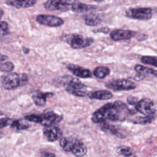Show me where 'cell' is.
Instances as JSON below:
<instances>
[{"mask_svg":"<svg viewBox=\"0 0 157 157\" xmlns=\"http://www.w3.org/2000/svg\"><path fill=\"white\" fill-rule=\"evenodd\" d=\"M124 102L116 101L113 103H107L93 113L91 120L94 123H107V121H123L129 115L134 114Z\"/></svg>","mask_w":157,"mask_h":157,"instance_id":"1","label":"cell"},{"mask_svg":"<svg viewBox=\"0 0 157 157\" xmlns=\"http://www.w3.org/2000/svg\"><path fill=\"white\" fill-rule=\"evenodd\" d=\"M59 145L64 151L71 152L76 157H83L87 153L86 146L82 141L75 137H61Z\"/></svg>","mask_w":157,"mask_h":157,"instance_id":"2","label":"cell"},{"mask_svg":"<svg viewBox=\"0 0 157 157\" xmlns=\"http://www.w3.org/2000/svg\"><path fill=\"white\" fill-rule=\"evenodd\" d=\"M62 84L65 86L66 91L71 94L77 97L88 96L86 93V86L83 84L78 78L71 75H64L62 77Z\"/></svg>","mask_w":157,"mask_h":157,"instance_id":"3","label":"cell"},{"mask_svg":"<svg viewBox=\"0 0 157 157\" xmlns=\"http://www.w3.org/2000/svg\"><path fill=\"white\" fill-rule=\"evenodd\" d=\"M28 81V77L25 74H17L15 72L9 73L2 77V85L6 90H13L21 84H25Z\"/></svg>","mask_w":157,"mask_h":157,"instance_id":"4","label":"cell"},{"mask_svg":"<svg viewBox=\"0 0 157 157\" xmlns=\"http://www.w3.org/2000/svg\"><path fill=\"white\" fill-rule=\"evenodd\" d=\"M128 18L139 20H148L152 18V9L150 7L129 8L125 12Z\"/></svg>","mask_w":157,"mask_h":157,"instance_id":"5","label":"cell"},{"mask_svg":"<svg viewBox=\"0 0 157 157\" xmlns=\"http://www.w3.org/2000/svg\"><path fill=\"white\" fill-rule=\"evenodd\" d=\"M105 87L114 91H129L136 88V84L128 79H116L105 83Z\"/></svg>","mask_w":157,"mask_h":157,"instance_id":"6","label":"cell"},{"mask_svg":"<svg viewBox=\"0 0 157 157\" xmlns=\"http://www.w3.org/2000/svg\"><path fill=\"white\" fill-rule=\"evenodd\" d=\"M93 42V38L84 37L77 34H72L67 39V42L74 49H81L87 47L92 44Z\"/></svg>","mask_w":157,"mask_h":157,"instance_id":"7","label":"cell"},{"mask_svg":"<svg viewBox=\"0 0 157 157\" xmlns=\"http://www.w3.org/2000/svg\"><path fill=\"white\" fill-rule=\"evenodd\" d=\"M136 111L144 116L155 115V109L153 101L149 98H144L139 100L134 105Z\"/></svg>","mask_w":157,"mask_h":157,"instance_id":"8","label":"cell"},{"mask_svg":"<svg viewBox=\"0 0 157 157\" xmlns=\"http://www.w3.org/2000/svg\"><path fill=\"white\" fill-rule=\"evenodd\" d=\"M36 20L38 23L49 27H58L64 24V21L61 18L52 15H38Z\"/></svg>","mask_w":157,"mask_h":157,"instance_id":"9","label":"cell"},{"mask_svg":"<svg viewBox=\"0 0 157 157\" xmlns=\"http://www.w3.org/2000/svg\"><path fill=\"white\" fill-rule=\"evenodd\" d=\"M40 115L41 117L40 124L45 127L53 126L54 124L59 123L63 120V116L50 110L45 112Z\"/></svg>","mask_w":157,"mask_h":157,"instance_id":"10","label":"cell"},{"mask_svg":"<svg viewBox=\"0 0 157 157\" xmlns=\"http://www.w3.org/2000/svg\"><path fill=\"white\" fill-rule=\"evenodd\" d=\"M75 2L74 1H56L50 0L45 2L44 6L50 10H58L67 9Z\"/></svg>","mask_w":157,"mask_h":157,"instance_id":"11","label":"cell"},{"mask_svg":"<svg viewBox=\"0 0 157 157\" xmlns=\"http://www.w3.org/2000/svg\"><path fill=\"white\" fill-rule=\"evenodd\" d=\"M136 35V33L131 30L117 29L111 31L110 37L114 41H120L130 39Z\"/></svg>","mask_w":157,"mask_h":157,"instance_id":"12","label":"cell"},{"mask_svg":"<svg viewBox=\"0 0 157 157\" xmlns=\"http://www.w3.org/2000/svg\"><path fill=\"white\" fill-rule=\"evenodd\" d=\"M43 134L49 142H53L61 138L63 131L59 127L53 125L45 127L44 129Z\"/></svg>","mask_w":157,"mask_h":157,"instance_id":"13","label":"cell"},{"mask_svg":"<svg viewBox=\"0 0 157 157\" xmlns=\"http://www.w3.org/2000/svg\"><path fill=\"white\" fill-rule=\"evenodd\" d=\"M67 68L69 71H70L74 75L82 78H89L92 76V73L91 71L88 69L83 68L80 66L74 64H69L67 66Z\"/></svg>","mask_w":157,"mask_h":157,"instance_id":"14","label":"cell"},{"mask_svg":"<svg viewBox=\"0 0 157 157\" xmlns=\"http://www.w3.org/2000/svg\"><path fill=\"white\" fill-rule=\"evenodd\" d=\"M54 95L50 92H42L40 91H36L32 96V99L34 104L38 106H43L45 105L47 99L52 97Z\"/></svg>","mask_w":157,"mask_h":157,"instance_id":"15","label":"cell"},{"mask_svg":"<svg viewBox=\"0 0 157 157\" xmlns=\"http://www.w3.org/2000/svg\"><path fill=\"white\" fill-rule=\"evenodd\" d=\"M90 99L98 100H108L113 97V94L108 90H101L90 92L87 96Z\"/></svg>","mask_w":157,"mask_h":157,"instance_id":"16","label":"cell"},{"mask_svg":"<svg viewBox=\"0 0 157 157\" xmlns=\"http://www.w3.org/2000/svg\"><path fill=\"white\" fill-rule=\"evenodd\" d=\"M37 2L35 0H27V1H6L5 3L8 5L12 6L13 7L20 9V8H28L34 6V4Z\"/></svg>","mask_w":157,"mask_h":157,"instance_id":"17","label":"cell"},{"mask_svg":"<svg viewBox=\"0 0 157 157\" xmlns=\"http://www.w3.org/2000/svg\"><path fill=\"white\" fill-rule=\"evenodd\" d=\"M100 128L102 131L106 133L116 136L117 137L120 138L124 137L123 134L119 131L118 129H117L115 126L112 124H109L107 123H102L100 124Z\"/></svg>","mask_w":157,"mask_h":157,"instance_id":"18","label":"cell"},{"mask_svg":"<svg viewBox=\"0 0 157 157\" xmlns=\"http://www.w3.org/2000/svg\"><path fill=\"white\" fill-rule=\"evenodd\" d=\"M95 8V6L91 4H86L80 2H75L71 6L72 10L75 13H85Z\"/></svg>","mask_w":157,"mask_h":157,"instance_id":"19","label":"cell"},{"mask_svg":"<svg viewBox=\"0 0 157 157\" xmlns=\"http://www.w3.org/2000/svg\"><path fill=\"white\" fill-rule=\"evenodd\" d=\"M134 70L136 72L139 74H150L155 77H157V70L153 69L151 68H149L145 67L144 66L140 64H136L134 66Z\"/></svg>","mask_w":157,"mask_h":157,"instance_id":"20","label":"cell"},{"mask_svg":"<svg viewBox=\"0 0 157 157\" xmlns=\"http://www.w3.org/2000/svg\"><path fill=\"white\" fill-rule=\"evenodd\" d=\"M110 72V70L106 66H98L93 71V75L98 78H104L108 76Z\"/></svg>","mask_w":157,"mask_h":157,"instance_id":"21","label":"cell"},{"mask_svg":"<svg viewBox=\"0 0 157 157\" xmlns=\"http://www.w3.org/2000/svg\"><path fill=\"white\" fill-rule=\"evenodd\" d=\"M29 127V124L24 120H15L12 121L10 124V128L15 130H25Z\"/></svg>","mask_w":157,"mask_h":157,"instance_id":"22","label":"cell"},{"mask_svg":"<svg viewBox=\"0 0 157 157\" xmlns=\"http://www.w3.org/2000/svg\"><path fill=\"white\" fill-rule=\"evenodd\" d=\"M116 151L124 157H136L132 150L127 146L120 145L117 147Z\"/></svg>","mask_w":157,"mask_h":157,"instance_id":"23","label":"cell"},{"mask_svg":"<svg viewBox=\"0 0 157 157\" xmlns=\"http://www.w3.org/2000/svg\"><path fill=\"white\" fill-rule=\"evenodd\" d=\"M101 21V18L96 15H90L85 18V23L90 26H97Z\"/></svg>","mask_w":157,"mask_h":157,"instance_id":"24","label":"cell"},{"mask_svg":"<svg viewBox=\"0 0 157 157\" xmlns=\"http://www.w3.org/2000/svg\"><path fill=\"white\" fill-rule=\"evenodd\" d=\"M155 119V115L139 117L132 121L133 123L140 124H147L151 123Z\"/></svg>","mask_w":157,"mask_h":157,"instance_id":"25","label":"cell"},{"mask_svg":"<svg viewBox=\"0 0 157 157\" xmlns=\"http://www.w3.org/2000/svg\"><path fill=\"white\" fill-rule=\"evenodd\" d=\"M140 61L145 64L151 65L157 67V56H142Z\"/></svg>","mask_w":157,"mask_h":157,"instance_id":"26","label":"cell"},{"mask_svg":"<svg viewBox=\"0 0 157 157\" xmlns=\"http://www.w3.org/2000/svg\"><path fill=\"white\" fill-rule=\"evenodd\" d=\"M14 68V65L12 62H5L1 63L0 65V70L4 72H10Z\"/></svg>","mask_w":157,"mask_h":157,"instance_id":"27","label":"cell"},{"mask_svg":"<svg viewBox=\"0 0 157 157\" xmlns=\"http://www.w3.org/2000/svg\"><path fill=\"white\" fill-rule=\"evenodd\" d=\"M24 119L30 122H33L36 123L40 124V122H41L40 115H36V114H30V115H26L24 117Z\"/></svg>","mask_w":157,"mask_h":157,"instance_id":"28","label":"cell"},{"mask_svg":"<svg viewBox=\"0 0 157 157\" xmlns=\"http://www.w3.org/2000/svg\"><path fill=\"white\" fill-rule=\"evenodd\" d=\"M0 26H1V29H0L1 38H2L4 36H5L9 33V25L6 21H1L0 23Z\"/></svg>","mask_w":157,"mask_h":157,"instance_id":"29","label":"cell"},{"mask_svg":"<svg viewBox=\"0 0 157 157\" xmlns=\"http://www.w3.org/2000/svg\"><path fill=\"white\" fill-rule=\"evenodd\" d=\"M12 121L7 117L1 118L0 120V128L2 129L3 128H5L9 125H10Z\"/></svg>","mask_w":157,"mask_h":157,"instance_id":"30","label":"cell"},{"mask_svg":"<svg viewBox=\"0 0 157 157\" xmlns=\"http://www.w3.org/2000/svg\"><path fill=\"white\" fill-rule=\"evenodd\" d=\"M126 101L127 102L131 105H135L136 104V103L139 101L137 98L136 97H134V96H129L126 99Z\"/></svg>","mask_w":157,"mask_h":157,"instance_id":"31","label":"cell"},{"mask_svg":"<svg viewBox=\"0 0 157 157\" xmlns=\"http://www.w3.org/2000/svg\"><path fill=\"white\" fill-rule=\"evenodd\" d=\"M40 156L41 157H56V155L53 153L44 151L41 152Z\"/></svg>","mask_w":157,"mask_h":157,"instance_id":"32","label":"cell"},{"mask_svg":"<svg viewBox=\"0 0 157 157\" xmlns=\"http://www.w3.org/2000/svg\"><path fill=\"white\" fill-rule=\"evenodd\" d=\"M94 33H108L110 30L109 28L107 27H104V28H101L99 29H96V30L93 31Z\"/></svg>","mask_w":157,"mask_h":157,"instance_id":"33","label":"cell"},{"mask_svg":"<svg viewBox=\"0 0 157 157\" xmlns=\"http://www.w3.org/2000/svg\"><path fill=\"white\" fill-rule=\"evenodd\" d=\"M7 58H7V56L6 55H3V54H1L0 61H1V63H2V61H4L6 60Z\"/></svg>","mask_w":157,"mask_h":157,"instance_id":"34","label":"cell"},{"mask_svg":"<svg viewBox=\"0 0 157 157\" xmlns=\"http://www.w3.org/2000/svg\"><path fill=\"white\" fill-rule=\"evenodd\" d=\"M22 48H23V52L25 54H27V53H28L29 52V48H26V47H23Z\"/></svg>","mask_w":157,"mask_h":157,"instance_id":"35","label":"cell"},{"mask_svg":"<svg viewBox=\"0 0 157 157\" xmlns=\"http://www.w3.org/2000/svg\"><path fill=\"white\" fill-rule=\"evenodd\" d=\"M2 14H3V10L2 9H1V17H2Z\"/></svg>","mask_w":157,"mask_h":157,"instance_id":"36","label":"cell"}]
</instances>
